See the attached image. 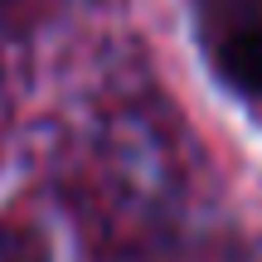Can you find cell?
<instances>
[{
    "instance_id": "1",
    "label": "cell",
    "mask_w": 262,
    "mask_h": 262,
    "mask_svg": "<svg viewBox=\"0 0 262 262\" xmlns=\"http://www.w3.org/2000/svg\"><path fill=\"white\" fill-rule=\"evenodd\" d=\"M204 25L214 73L262 102V0H204Z\"/></svg>"
},
{
    "instance_id": "2",
    "label": "cell",
    "mask_w": 262,
    "mask_h": 262,
    "mask_svg": "<svg viewBox=\"0 0 262 262\" xmlns=\"http://www.w3.org/2000/svg\"><path fill=\"white\" fill-rule=\"evenodd\" d=\"M0 262H44V253L25 233H0Z\"/></svg>"
}]
</instances>
